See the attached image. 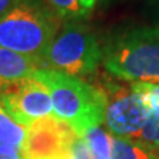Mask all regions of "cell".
I'll use <instances>...</instances> for the list:
<instances>
[{
  "mask_svg": "<svg viewBox=\"0 0 159 159\" xmlns=\"http://www.w3.org/2000/svg\"><path fill=\"white\" fill-rule=\"evenodd\" d=\"M41 65L37 58L0 48V93L12 82L31 77Z\"/></svg>",
  "mask_w": 159,
  "mask_h": 159,
  "instance_id": "cell-9",
  "label": "cell"
},
{
  "mask_svg": "<svg viewBox=\"0 0 159 159\" xmlns=\"http://www.w3.org/2000/svg\"><path fill=\"white\" fill-rule=\"evenodd\" d=\"M113 135L102 125L94 126L84 133L82 139L88 146L92 159H110Z\"/></svg>",
  "mask_w": 159,
  "mask_h": 159,
  "instance_id": "cell-12",
  "label": "cell"
},
{
  "mask_svg": "<svg viewBox=\"0 0 159 159\" xmlns=\"http://www.w3.org/2000/svg\"><path fill=\"white\" fill-rule=\"evenodd\" d=\"M70 159H92L82 137H77L70 148Z\"/></svg>",
  "mask_w": 159,
  "mask_h": 159,
  "instance_id": "cell-14",
  "label": "cell"
},
{
  "mask_svg": "<svg viewBox=\"0 0 159 159\" xmlns=\"http://www.w3.org/2000/svg\"><path fill=\"white\" fill-rule=\"evenodd\" d=\"M32 76L48 89L54 117L68 123L80 137L103 123L105 97L98 86L49 68H40Z\"/></svg>",
  "mask_w": 159,
  "mask_h": 159,
  "instance_id": "cell-1",
  "label": "cell"
},
{
  "mask_svg": "<svg viewBox=\"0 0 159 159\" xmlns=\"http://www.w3.org/2000/svg\"><path fill=\"white\" fill-rule=\"evenodd\" d=\"M0 102L15 121L25 127L53 113L48 89L33 76L7 86L0 93Z\"/></svg>",
  "mask_w": 159,
  "mask_h": 159,
  "instance_id": "cell-7",
  "label": "cell"
},
{
  "mask_svg": "<svg viewBox=\"0 0 159 159\" xmlns=\"http://www.w3.org/2000/svg\"><path fill=\"white\" fill-rule=\"evenodd\" d=\"M80 3L84 4V6H93V4L97 3V0H80Z\"/></svg>",
  "mask_w": 159,
  "mask_h": 159,
  "instance_id": "cell-17",
  "label": "cell"
},
{
  "mask_svg": "<svg viewBox=\"0 0 159 159\" xmlns=\"http://www.w3.org/2000/svg\"><path fill=\"white\" fill-rule=\"evenodd\" d=\"M105 97L103 123L113 137L137 141L148 114L131 85L103 77L97 85Z\"/></svg>",
  "mask_w": 159,
  "mask_h": 159,
  "instance_id": "cell-5",
  "label": "cell"
},
{
  "mask_svg": "<svg viewBox=\"0 0 159 159\" xmlns=\"http://www.w3.org/2000/svg\"><path fill=\"white\" fill-rule=\"evenodd\" d=\"M102 61V49L90 28L68 21L60 28L43 57L44 65L73 77L93 74Z\"/></svg>",
  "mask_w": 159,
  "mask_h": 159,
  "instance_id": "cell-4",
  "label": "cell"
},
{
  "mask_svg": "<svg viewBox=\"0 0 159 159\" xmlns=\"http://www.w3.org/2000/svg\"><path fill=\"white\" fill-rule=\"evenodd\" d=\"M58 27L60 17L44 0H15L0 16V48L43 62L47 48L60 31Z\"/></svg>",
  "mask_w": 159,
  "mask_h": 159,
  "instance_id": "cell-3",
  "label": "cell"
},
{
  "mask_svg": "<svg viewBox=\"0 0 159 159\" xmlns=\"http://www.w3.org/2000/svg\"><path fill=\"white\" fill-rule=\"evenodd\" d=\"M102 62L116 78L159 85V25L116 33L102 49Z\"/></svg>",
  "mask_w": 159,
  "mask_h": 159,
  "instance_id": "cell-2",
  "label": "cell"
},
{
  "mask_svg": "<svg viewBox=\"0 0 159 159\" xmlns=\"http://www.w3.org/2000/svg\"><path fill=\"white\" fill-rule=\"evenodd\" d=\"M13 3H15V0H0V16H3L12 7Z\"/></svg>",
  "mask_w": 159,
  "mask_h": 159,
  "instance_id": "cell-16",
  "label": "cell"
},
{
  "mask_svg": "<svg viewBox=\"0 0 159 159\" xmlns=\"http://www.w3.org/2000/svg\"><path fill=\"white\" fill-rule=\"evenodd\" d=\"M151 4L159 11V0H151Z\"/></svg>",
  "mask_w": 159,
  "mask_h": 159,
  "instance_id": "cell-18",
  "label": "cell"
},
{
  "mask_svg": "<svg viewBox=\"0 0 159 159\" xmlns=\"http://www.w3.org/2000/svg\"><path fill=\"white\" fill-rule=\"evenodd\" d=\"M45 3L60 19H66L69 21L81 19L86 15L78 0H45Z\"/></svg>",
  "mask_w": 159,
  "mask_h": 159,
  "instance_id": "cell-13",
  "label": "cell"
},
{
  "mask_svg": "<svg viewBox=\"0 0 159 159\" xmlns=\"http://www.w3.org/2000/svg\"><path fill=\"white\" fill-rule=\"evenodd\" d=\"M158 154H159V150H158Z\"/></svg>",
  "mask_w": 159,
  "mask_h": 159,
  "instance_id": "cell-19",
  "label": "cell"
},
{
  "mask_svg": "<svg viewBox=\"0 0 159 159\" xmlns=\"http://www.w3.org/2000/svg\"><path fill=\"white\" fill-rule=\"evenodd\" d=\"M139 101L146 109L148 118L135 142L151 148L159 150V85L134 82L131 84Z\"/></svg>",
  "mask_w": 159,
  "mask_h": 159,
  "instance_id": "cell-8",
  "label": "cell"
},
{
  "mask_svg": "<svg viewBox=\"0 0 159 159\" xmlns=\"http://www.w3.org/2000/svg\"><path fill=\"white\" fill-rule=\"evenodd\" d=\"M77 137L78 134L57 117L40 118L27 127L21 157L23 159H69Z\"/></svg>",
  "mask_w": 159,
  "mask_h": 159,
  "instance_id": "cell-6",
  "label": "cell"
},
{
  "mask_svg": "<svg viewBox=\"0 0 159 159\" xmlns=\"http://www.w3.org/2000/svg\"><path fill=\"white\" fill-rule=\"evenodd\" d=\"M25 137L27 127L15 121L0 102V146H7L21 152Z\"/></svg>",
  "mask_w": 159,
  "mask_h": 159,
  "instance_id": "cell-10",
  "label": "cell"
},
{
  "mask_svg": "<svg viewBox=\"0 0 159 159\" xmlns=\"http://www.w3.org/2000/svg\"><path fill=\"white\" fill-rule=\"evenodd\" d=\"M110 159H159V154L135 141L113 137Z\"/></svg>",
  "mask_w": 159,
  "mask_h": 159,
  "instance_id": "cell-11",
  "label": "cell"
},
{
  "mask_svg": "<svg viewBox=\"0 0 159 159\" xmlns=\"http://www.w3.org/2000/svg\"><path fill=\"white\" fill-rule=\"evenodd\" d=\"M0 159H23L21 152L15 150V148L0 146Z\"/></svg>",
  "mask_w": 159,
  "mask_h": 159,
  "instance_id": "cell-15",
  "label": "cell"
}]
</instances>
